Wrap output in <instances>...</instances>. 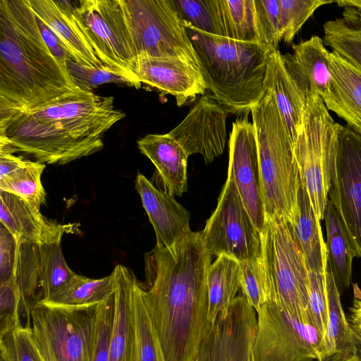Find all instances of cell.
I'll use <instances>...</instances> for the list:
<instances>
[{
	"label": "cell",
	"instance_id": "42",
	"mask_svg": "<svg viewBox=\"0 0 361 361\" xmlns=\"http://www.w3.org/2000/svg\"><path fill=\"white\" fill-rule=\"evenodd\" d=\"M259 43L270 52L281 41L279 0H255Z\"/></svg>",
	"mask_w": 361,
	"mask_h": 361
},
{
	"label": "cell",
	"instance_id": "41",
	"mask_svg": "<svg viewBox=\"0 0 361 361\" xmlns=\"http://www.w3.org/2000/svg\"><path fill=\"white\" fill-rule=\"evenodd\" d=\"M1 361H44L32 336L31 326L0 335Z\"/></svg>",
	"mask_w": 361,
	"mask_h": 361
},
{
	"label": "cell",
	"instance_id": "13",
	"mask_svg": "<svg viewBox=\"0 0 361 361\" xmlns=\"http://www.w3.org/2000/svg\"><path fill=\"white\" fill-rule=\"evenodd\" d=\"M96 305L70 307L37 301L31 325L44 336L56 361H92Z\"/></svg>",
	"mask_w": 361,
	"mask_h": 361
},
{
	"label": "cell",
	"instance_id": "44",
	"mask_svg": "<svg viewBox=\"0 0 361 361\" xmlns=\"http://www.w3.org/2000/svg\"><path fill=\"white\" fill-rule=\"evenodd\" d=\"M308 307L312 325L322 338L325 331L328 314L326 271L319 273L309 271Z\"/></svg>",
	"mask_w": 361,
	"mask_h": 361
},
{
	"label": "cell",
	"instance_id": "47",
	"mask_svg": "<svg viewBox=\"0 0 361 361\" xmlns=\"http://www.w3.org/2000/svg\"><path fill=\"white\" fill-rule=\"evenodd\" d=\"M36 20L42 37L48 49L61 66L66 69V61H75L73 57L54 32L39 17L36 16Z\"/></svg>",
	"mask_w": 361,
	"mask_h": 361
},
{
	"label": "cell",
	"instance_id": "11",
	"mask_svg": "<svg viewBox=\"0 0 361 361\" xmlns=\"http://www.w3.org/2000/svg\"><path fill=\"white\" fill-rule=\"evenodd\" d=\"M201 233L212 256L225 255L239 262L261 257V233L252 221L228 171L217 207Z\"/></svg>",
	"mask_w": 361,
	"mask_h": 361
},
{
	"label": "cell",
	"instance_id": "51",
	"mask_svg": "<svg viewBox=\"0 0 361 361\" xmlns=\"http://www.w3.org/2000/svg\"><path fill=\"white\" fill-rule=\"evenodd\" d=\"M334 2L340 7H353L361 11V0H336Z\"/></svg>",
	"mask_w": 361,
	"mask_h": 361
},
{
	"label": "cell",
	"instance_id": "29",
	"mask_svg": "<svg viewBox=\"0 0 361 361\" xmlns=\"http://www.w3.org/2000/svg\"><path fill=\"white\" fill-rule=\"evenodd\" d=\"M290 226L309 271L325 273L328 263L326 243L324 240L320 221L312 209L301 181L299 214L295 223Z\"/></svg>",
	"mask_w": 361,
	"mask_h": 361
},
{
	"label": "cell",
	"instance_id": "23",
	"mask_svg": "<svg viewBox=\"0 0 361 361\" xmlns=\"http://www.w3.org/2000/svg\"><path fill=\"white\" fill-rule=\"evenodd\" d=\"M28 1L35 14L59 37L75 61L91 67L106 66L97 56L75 19L76 1Z\"/></svg>",
	"mask_w": 361,
	"mask_h": 361
},
{
	"label": "cell",
	"instance_id": "40",
	"mask_svg": "<svg viewBox=\"0 0 361 361\" xmlns=\"http://www.w3.org/2000/svg\"><path fill=\"white\" fill-rule=\"evenodd\" d=\"M333 0H279L281 40L290 44L314 12Z\"/></svg>",
	"mask_w": 361,
	"mask_h": 361
},
{
	"label": "cell",
	"instance_id": "34",
	"mask_svg": "<svg viewBox=\"0 0 361 361\" xmlns=\"http://www.w3.org/2000/svg\"><path fill=\"white\" fill-rule=\"evenodd\" d=\"M133 344L132 361H166L143 295L142 283L136 276L132 289Z\"/></svg>",
	"mask_w": 361,
	"mask_h": 361
},
{
	"label": "cell",
	"instance_id": "28",
	"mask_svg": "<svg viewBox=\"0 0 361 361\" xmlns=\"http://www.w3.org/2000/svg\"><path fill=\"white\" fill-rule=\"evenodd\" d=\"M45 164L0 150V190L16 195L40 210L46 202L41 176Z\"/></svg>",
	"mask_w": 361,
	"mask_h": 361
},
{
	"label": "cell",
	"instance_id": "46",
	"mask_svg": "<svg viewBox=\"0 0 361 361\" xmlns=\"http://www.w3.org/2000/svg\"><path fill=\"white\" fill-rule=\"evenodd\" d=\"M23 243L0 224V283L11 277Z\"/></svg>",
	"mask_w": 361,
	"mask_h": 361
},
{
	"label": "cell",
	"instance_id": "26",
	"mask_svg": "<svg viewBox=\"0 0 361 361\" xmlns=\"http://www.w3.org/2000/svg\"><path fill=\"white\" fill-rule=\"evenodd\" d=\"M115 278L114 322L108 361H132L133 324L132 289L134 273L118 264L113 270Z\"/></svg>",
	"mask_w": 361,
	"mask_h": 361
},
{
	"label": "cell",
	"instance_id": "43",
	"mask_svg": "<svg viewBox=\"0 0 361 361\" xmlns=\"http://www.w3.org/2000/svg\"><path fill=\"white\" fill-rule=\"evenodd\" d=\"M114 322V292L97 305L92 361H108Z\"/></svg>",
	"mask_w": 361,
	"mask_h": 361
},
{
	"label": "cell",
	"instance_id": "15",
	"mask_svg": "<svg viewBox=\"0 0 361 361\" xmlns=\"http://www.w3.org/2000/svg\"><path fill=\"white\" fill-rule=\"evenodd\" d=\"M256 313L243 294L238 295L226 316L210 324L195 361H252Z\"/></svg>",
	"mask_w": 361,
	"mask_h": 361
},
{
	"label": "cell",
	"instance_id": "52",
	"mask_svg": "<svg viewBox=\"0 0 361 361\" xmlns=\"http://www.w3.org/2000/svg\"><path fill=\"white\" fill-rule=\"evenodd\" d=\"M334 361H360L357 357H355V355H353L351 357H347V358H345V359H341V360H334Z\"/></svg>",
	"mask_w": 361,
	"mask_h": 361
},
{
	"label": "cell",
	"instance_id": "50",
	"mask_svg": "<svg viewBox=\"0 0 361 361\" xmlns=\"http://www.w3.org/2000/svg\"><path fill=\"white\" fill-rule=\"evenodd\" d=\"M353 354L361 361V331L351 324Z\"/></svg>",
	"mask_w": 361,
	"mask_h": 361
},
{
	"label": "cell",
	"instance_id": "48",
	"mask_svg": "<svg viewBox=\"0 0 361 361\" xmlns=\"http://www.w3.org/2000/svg\"><path fill=\"white\" fill-rule=\"evenodd\" d=\"M32 336L44 361H56V357L43 334L31 325Z\"/></svg>",
	"mask_w": 361,
	"mask_h": 361
},
{
	"label": "cell",
	"instance_id": "36",
	"mask_svg": "<svg viewBox=\"0 0 361 361\" xmlns=\"http://www.w3.org/2000/svg\"><path fill=\"white\" fill-rule=\"evenodd\" d=\"M114 290L115 278L113 272L102 279H90L77 274L62 292L44 303L70 307L92 306L104 301Z\"/></svg>",
	"mask_w": 361,
	"mask_h": 361
},
{
	"label": "cell",
	"instance_id": "49",
	"mask_svg": "<svg viewBox=\"0 0 361 361\" xmlns=\"http://www.w3.org/2000/svg\"><path fill=\"white\" fill-rule=\"evenodd\" d=\"M350 311V324L361 331V298L355 297Z\"/></svg>",
	"mask_w": 361,
	"mask_h": 361
},
{
	"label": "cell",
	"instance_id": "37",
	"mask_svg": "<svg viewBox=\"0 0 361 361\" xmlns=\"http://www.w3.org/2000/svg\"><path fill=\"white\" fill-rule=\"evenodd\" d=\"M66 70L75 85L82 90L92 92L99 85L109 83L126 84L140 88L141 82L122 71L104 66L91 67L68 59Z\"/></svg>",
	"mask_w": 361,
	"mask_h": 361
},
{
	"label": "cell",
	"instance_id": "25",
	"mask_svg": "<svg viewBox=\"0 0 361 361\" xmlns=\"http://www.w3.org/2000/svg\"><path fill=\"white\" fill-rule=\"evenodd\" d=\"M264 85L273 94L294 146L306 101L288 73L279 49L269 54Z\"/></svg>",
	"mask_w": 361,
	"mask_h": 361
},
{
	"label": "cell",
	"instance_id": "24",
	"mask_svg": "<svg viewBox=\"0 0 361 361\" xmlns=\"http://www.w3.org/2000/svg\"><path fill=\"white\" fill-rule=\"evenodd\" d=\"M329 61L331 86L322 100L329 111L361 133V73L333 51Z\"/></svg>",
	"mask_w": 361,
	"mask_h": 361
},
{
	"label": "cell",
	"instance_id": "6",
	"mask_svg": "<svg viewBox=\"0 0 361 361\" xmlns=\"http://www.w3.org/2000/svg\"><path fill=\"white\" fill-rule=\"evenodd\" d=\"M261 237V257L272 300L294 317L312 325L309 269L291 226L282 218L267 219Z\"/></svg>",
	"mask_w": 361,
	"mask_h": 361
},
{
	"label": "cell",
	"instance_id": "33",
	"mask_svg": "<svg viewBox=\"0 0 361 361\" xmlns=\"http://www.w3.org/2000/svg\"><path fill=\"white\" fill-rule=\"evenodd\" d=\"M324 219L327 237L326 243L328 263L341 295L350 285L352 262L355 255L345 227L329 200L325 209Z\"/></svg>",
	"mask_w": 361,
	"mask_h": 361
},
{
	"label": "cell",
	"instance_id": "21",
	"mask_svg": "<svg viewBox=\"0 0 361 361\" xmlns=\"http://www.w3.org/2000/svg\"><path fill=\"white\" fill-rule=\"evenodd\" d=\"M137 144L140 152L156 168L152 180L159 189L172 197L181 196L187 192L189 156L169 133L147 135L139 139Z\"/></svg>",
	"mask_w": 361,
	"mask_h": 361
},
{
	"label": "cell",
	"instance_id": "4",
	"mask_svg": "<svg viewBox=\"0 0 361 361\" xmlns=\"http://www.w3.org/2000/svg\"><path fill=\"white\" fill-rule=\"evenodd\" d=\"M251 109L258 149L263 204L267 219L290 225L299 214L300 177L293 144L271 91Z\"/></svg>",
	"mask_w": 361,
	"mask_h": 361
},
{
	"label": "cell",
	"instance_id": "18",
	"mask_svg": "<svg viewBox=\"0 0 361 361\" xmlns=\"http://www.w3.org/2000/svg\"><path fill=\"white\" fill-rule=\"evenodd\" d=\"M135 74L141 83L174 96L178 106L207 90L200 69L179 58L138 59Z\"/></svg>",
	"mask_w": 361,
	"mask_h": 361
},
{
	"label": "cell",
	"instance_id": "3",
	"mask_svg": "<svg viewBox=\"0 0 361 361\" xmlns=\"http://www.w3.org/2000/svg\"><path fill=\"white\" fill-rule=\"evenodd\" d=\"M200 71L214 99L228 112L251 111L265 94L270 51L250 43L211 35L183 20Z\"/></svg>",
	"mask_w": 361,
	"mask_h": 361
},
{
	"label": "cell",
	"instance_id": "16",
	"mask_svg": "<svg viewBox=\"0 0 361 361\" xmlns=\"http://www.w3.org/2000/svg\"><path fill=\"white\" fill-rule=\"evenodd\" d=\"M240 196L257 230L265 224L258 149L255 127L247 118L233 123L229 139V164Z\"/></svg>",
	"mask_w": 361,
	"mask_h": 361
},
{
	"label": "cell",
	"instance_id": "30",
	"mask_svg": "<svg viewBox=\"0 0 361 361\" xmlns=\"http://www.w3.org/2000/svg\"><path fill=\"white\" fill-rule=\"evenodd\" d=\"M208 319L212 324L219 316H226L240 289V268L238 260L222 255L211 264L207 273Z\"/></svg>",
	"mask_w": 361,
	"mask_h": 361
},
{
	"label": "cell",
	"instance_id": "22",
	"mask_svg": "<svg viewBox=\"0 0 361 361\" xmlns=\"http://www.w3.org/2000/svg\"><path fill=\"white\" fill-rule=\"evenodd\" d=\"M0 224L22 242L39 245L71 232V224L46 218L40 210L21 197L0 190Z\"/></svg>",
	"mask_w": 361,
	"mask_h": 361
},
{
	"label": "cell",
	"instance_id": "32",
	"mask_svg": "<svg viewBox=\"0 0 361 361\" xmlns=\"http://www.w3.org/2000/svg\"><path fill=\"white\" fill-rule=\"evenodd\" d=\"M63 235L37 245L39 301L43 302L51 301L62 292L78 274L64 258Z\"/></svg>",
	"mask_w": 361,
	"mask_h": 361
},
{
	"label": "cell",
	"instance_id": "20",
	"mask_svg": "<svg viewBox=\"0 0 361 361\" xmlns=\"http://www.w3.org/2000/svg\"><path fill=\"white\" fill-rule=\"evenodd\" d=\"M142 206L155 232L159 247H169L188 234L190 213L171 195L138 173L135 182Z\"/></svg>",
	"mask_w": 361,
	"mask_h": 361
},
{
	"label": "cell",
	"instance_id": "27",
	"mask_svg": "<svg viewBox=\"0 0 361 361\" xmlns=\"http://www.w3.org/2000/svg\"><path fill=\"white\" fill-rule=\"evenodd\" d=\"M326 285L327 322L317 348V361H334L354 355L351 324L343 310L341 294L329 263L326 269Z\"/></svg>",
	"mask_w": 361,
	"mask_h": 361
},
{
	"label": "cell",
	"instance_id": "14",
	"mask_svg": "<svg viewBox=\"0 0 361 361\" xmlns=\"http://www.w3.org/2000/svg\"><path fill=\"white\" fill-rule=\"evenodd\" d=\"M329 200L347 233L355 257H361V133L341 126Z\"/></svg>",
	"mask_w": 361,
	"mask_h": 361
},
{
	"label": "cell",
	"instance_id": "9",
	"mask_svg": "<svg viewBox=\"0 0 361 361\" xmlns=\"http://www.w3.org/2000/svg\"><path fill=\"white\" fill-rule=\"evenodd\" d=\"M101 149L61 133L27 112L0 114V150L20 152L41 164L63 165Z\"/></svg>",
	"mask_w": 361,
	"mask_h": 361
},
{
	"label": "cell",
	"instance_id": "5",
	"mask_svg": "<svg viewBox=\"0 0 361 361\" xmlns=\"http://www.w3.org/2000/svg\"><path fill=\"white\" fill-rule=\"evenodd\" d=\"M341 127L321 97L307 100L293 149L301 183L319 221L329 201Z\"/></svg>",
	"mask_w": 361,
	"mask_h": 361
},
{
	"label": "cell",
	"instance_id": "7",
	"mask_svg": "<svg viewBox=\"0 0 361 361\" xmlns=\"http://www.w3.org/2000/svg\"><path fill=\"white\" fill-rule=\"evenodd\" d=\"M136 61L179 58L200 69L183 20L172 0H119Z\"/></svg>",
	"mask_w": 361,
	"mask_h": 361
},
{
	"label": "cell",
	"instance_id": "39",
	"mask_svg": "<svg viewBox=\"0 0 361 361\" xmlns=\"http://www.w3.org/2000/svg\"><path fill=\"white\" fill-rule=\"evenodd\" d=\"M239 264L242 294L257 312L262 306L272 300V293L262 257L240 262Z\"/></svg>",
	"mask_w": 361,
	"mask_h": 361
},
{
	"label": "cell",
	"instance_id": "17",
	"mask_svg": "<svg viewBox=\"0 0 361 361\" xmlns=\"http://www.w3.org/2000/svg\"><path fill=\"white\" fill-rule=\"evenodd\" d=\"M228 111L213 97L203 95L185 118L169 133L188 156L200 154L209 164L222 154Z\"/></svg>",
	"mask_w": 361,
	"mask_h": 361
},
{
	"label": "cell",
	"instance_id": "38",
	"mask_svg": "<svg viewBox=\"0 0 361 361\" xmlns=\"http://www.w3.org/2000/svg\"><path fill=\"white\" fill-rule=\"evenodd\" d=\"M182 20L202 32L224 37L219 0H172Z\"/></svg>",
	"mask_w": 361,
	"mask_h": 361
},
{
	"label": "cell",
	"instance_id": "12",
	"mask_svg": "<svg viewBox=\"0 0 361 361\" xmlns=\"http://www.w3.org/2000/svg\"><path fill=\"white\" fill-rule=\"evenodd\" d=\"M73 13L99 60L138 80L135 74L136 59L120 1H76Z\"/></svg>",
	"mask_w": 361,
	"mask_h": 361
},
{
	"label": "cell",
	"instance_id": "35",
	"mask_svg": "<svg viewBox=\"0 0 361 361\" xmlns=\"http://www.w3.org/2000/svg\"><path fill=\"white\" fill-rule=\"evenodd\" d=\"M219 5L225 37L259 43L255 0H219Z\"/></svg>",
	"mask_w": 361,
	"mask_h": 361
},
{
	"label": "cell",
	"instance_id": "45",
	"mask_svg": "<svg viewBox=\"0 0 361 361\" xmlns=\"http://www.w3.org/2000/svg\"><path fill=\"white\" fill-rule=\"evenodd\" d=\"M21 302L20 289L13 279L0 283V335L22 326Z\"/></svg>",
	"mask_w": 361,
	"mask_h": 361
},
{
	"label": "cell",
	"instance_id": "1",
	"mask_svg": "<svg viewBox=\"0 0 361 361\" xmlns=\"http://www.w3.org/2000/svg\"><path fill=\"white\" fill-rule=\"evenodd\" d=\"M212 255L201 232L145 256L143 295L166 361H195L210 323L207 273Z\"/></svg>",
	"mask_w": 361,
	"mask_h": 361
},
{
	"label": "cell",
	"instance_id": "2",
	"mask_svg": "<svg viewBox=\"0 0 361 361\" xmlns=\"http://www.w3.org/2000/svg\"><path fill=\"white\" fill-rule=\"evenodd\" d=\"M78 89L43 40L28 0H0V114L30 111Z\"/></svg>",
	"mask_w": 361,
	"mask_h": 361
},
{
	"label": "cell",
	"instance_id": "19",
	"mask_svg": "<svg viewBox=\"0 0 361 361\" xmlns=\"http://www.w3.org/2000/svg\"><path fill=\"white\" fill-rule=\"evenodd\" d=\"M293 53L283 55L286 69L307 100L329 92L332 81L329 66L330 51L317 35L292 46Z\"/></svg>",
	"mask_w": 361,
	"mask_h": 361
},
{
	"label": "cell",
	"instance_id": "10",
	"mask_svg": "<svg viewBox=\"0 0 361 361\" xmlns=\"http://www.w3.org/2000/svg\"><path fill=\"white\" fill-rule=\"evenodd\" d=\"M252 361H314L321 336L271 300L257 312Z\"/></svg>",
	"mask_w": 361,
	"mask_h": 361
},
{
	"label": "cell",
	"instance_id": "31",
	"mask_svg": "<svg viewBox=\"0 0 361 361\" xmlns=\"http://www.w3.org/2000/svg\"><path fill=\"white\" fill-rule=\"evenodd\" d=\"M324 43L361 73V11L345 7L323 25Z\"/></svg>",
	"mask_w": 361,
	"mask_h": 361
},
{
	"label": "cell",
	"instance_id": "8",
	"mask_svg": "<svg viewBox=\"0 0 361 361\" xmlns=\"http://www.w3.org/2000/svg\"><path fill=\"white\" fill-rule=\"evenodd\" d=\"M26 112L63 134L101 149L104 133L126 116L115 108L113 97L80 88Z\"/></svg>",
	"mask_w": 361,
	"mask_h": 361
}]
</instances>
